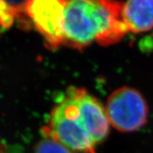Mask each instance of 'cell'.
Here are the masks:
<instances>
[{"label":"cell","mask_w":153,"mask_h":153,"mask_svg":"<svg viewBox=\"0 0 153 153\" xmlns=\"http://www.w3.org/2000/svg\"><path fill=\"white\" fill-rule=\"evenodd\" d=\"M27 2L0 1V31L9 28L19 13H27Z\"/></svg>","instance_id":"7"},{"label":"cell","mask_w":153,"mask_h":153,"mask_svg":"<svg viewBox=\"0 0 153 153\" xmlns=\"http://www.w3.org/2000/svg\"><path fill=\"white\" fill-rule=\"evenodd\" d=\"M35 153H72L69 149L53 139H45L37 146Z\"/></svg>","instance_id":"8"},{"label":"cell","mask_w":153,"mask_h":153,"mask_svg":"<svg viewBox=\"0 0 153 153\" xmlns=\"http://www.w3.org/2000/svg\"><path fill=\"white\" fill-rule=\"evenodd\" d=\"M65 4L66 1L59 0H35L27 2V14L53 46L63 43Z\"/></svg>","instance_id":"4"},{"label":"cell","mask_w":153,"mask_h":153,"mask_svg":"<svg viewBox=\"0 0 153 153\" xmlns=\"http://www.w3.org/2000/svg\"><path fill=\"white\" fill-rule=\"evenodd\" d=\"M123 2L115 1H66L63 43L81 48L93 41L117 42L128 31L121 16Z\"/></svg>","instance_id":"1"},{"label":"cell","mask_w":153,"mask_h":153,"mask_svg":"<svg viewBox=\"0 0 153 153\" xmlns=\"http://www.w3.org/2000/svg\"><path fill=\"white\" fill-rule=\"evenodd\" d=\"M47 133L67 149L95 153L96 144L85 127L74 88L69 89L51 113Z\"/></svg>","instance_id":"2"},{"label":"cell","mask_w":153,"mask_h":153,"mask_svg":"<svg viewBox=\"0 0 153 153\" xmlns=\"http://www.w3.org/2000/svg\"><path fill=\"white\" fill-rule=\"evenodd\" d=\"M85 127L95 144L103 141L109 133L106 111L99 101L84 89L74 88Z\"/></svg>","instance_id":"5"},{"label":"cell","mask_w":153,"mask_h":153,"mask_svg":"<svg viewBox=\"0 0 153 153\" xmlns=\"http://www.w3.org/2000/svg\"><path fill=\"white\" fill-rule=\"evenodd\" d=\"M105 111L109 123L123 132L140 129L146 123L149 114L147 103L141 93L127 87L111 94Z\"/></svg>","instance_id":"3"},{"label":"cell","mask_w":153,"mask_h":153,"mask_svg":"<svg viewBox=\"0 0 153 153\" xmlns=\"http://www.w3.org/2000/svg\"><path fill=\"white\" fill-rule=\"evenodd\" d=\"M121 16L128 31L139 33L153 28V0L123 2Z\"/></svg>","instance_id":"6"}]
</instances>
